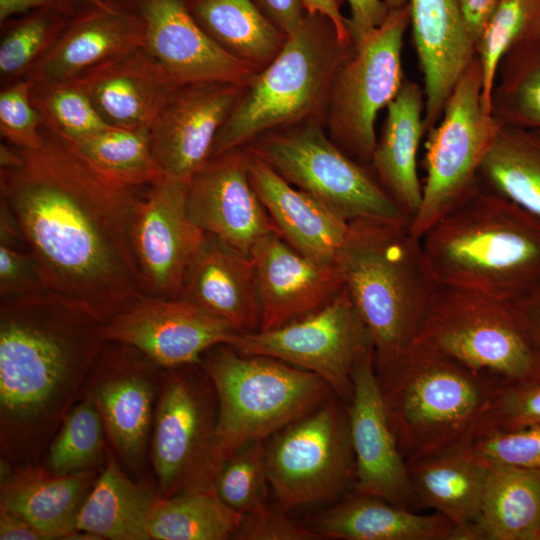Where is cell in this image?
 I'll use <instances>...</instances> for the list:
<instances>
[{"label": "cell", "mask_w": 540, "mask_h": 540, "mask_svg": "<svg viewBox=\"0 0 540 540\" xmlns=\"http://www.w3.org/2000/svg\"><path fill=\"white\" fill-rule=\"evenodd\" d=\"M0 169V194L22 230L46 289L107 323L145 296L130 243L144 188L119 184L43 126L42 145Z\"/></svg>", "instance_id": "cell-1"}, {"label": "cell", "mask_w": 540, "mask_h": 540, "mask_svg": "<svg viewBox=\"0 0 540 540\" xmlns=\"http://www.w3.org/2000/svg\"><path fill=\"white\" fill-rule=\"evenodd\" d=\"M0 301L1 459L40 465L82 397L106 342L104 323L48 289Z\"/></svg>", "instance_id": "cell-2"}, {"label": "cell", "mask_w": 540, "mask_h": 540, "mask_svg": "<svg viewBox=\"0 0 540 540\" xmlns=\"http://www.w3.org/2000/svg\"><path fill=\"white\" fill-rule=\"evenodd\" d=\"M439 286L517 301L540 285V217L479 189L421 237Z\"/></svg>", "instance_id": "cell-3"}, {"label": "cell", "mask_w": 540, "mask_h": 540, "mask_svg": "<svg viewBox=\"0 0 540 540\" xmlns=\"http://www.w3.org/2000/svg\"><path fill=\"white\" fill-rule=\"evenodd\" d=\"M336 264L344 287L384 364L415 342L439 285L410 220L357 219Z\"/></svg>", "instance_id": "cell-4"}, {"label": "cell", "mask_w": 540, "mask_h": 540, "mask_svg": "<svg viewBox=\"0 0 540 540\" xmlns=\"http://www.w3.org/2000/svg\"><path fill=\"white\" fill-rule=\"evenodd\" d=\"M375 368L406 463L471 440L498 389L455 360L416 343Z\"/></svg>", "instance_id": "cell-5"}, {"label": "cell", "mask_w": 540, "mask_h": 540, "mask_svg": "<svg viewBox=\"0 0 540 540\" xmlns=\"http://www.w3.org/2000/svg\"><path fill=\"white\" fill-rule=\"evenodd\" d=\"M353 48L327 17L306 13L278 55L243 88L210 159L275 130L308 120L325 123L335 74Z\"/></svg>", "instance_id": "cell-6"}, {"label": "cell", "mask_w": 540, "mask_h": 540, "mask_svg": "<svg viewBox=\"0 0 540 540\" xmlns=\"http://www.w3.org/2000/svg\"><path fill=\"white\" fill-rule=\"evenodd\" d=\"M200 365L217 396L221 462L249 443L266 441L333 393L312 372L273 357L245 355L227 344L205 352Z\"/></svg>", "instance_id": "cell-7"}, {"label": "cell", "mask_w": 540, "mask_h": 540, "mask_svg": "<svg viewBox=\"0 0 540 540\" xmlns=\"http://www.w3.org/2000/svg\"><path fill=\"white\" fill-rule=\"evenodd\" d=\"M414 343L498 388L540 377V357L513 300L440 286Z\"/></svg>", "instance_id": "cell-8"}, {"label": "cell", "mask_w": 540, "mask_h": 540, "mask_svg": "<svg viewBox=\"0 0 540 540\" xmlns=\"http://www.w3.org/2000/svg\"><path fill=\"white\" fill-rule=\"evenodd\" d=\"M324 125L308 120L264 134L243 148L348 222L410 220L373 172L332 141Z\"/></svg>", "instance_id": "cell-9"}, {"label": "cell", "mask_w": 540, "mask_h": 540, "mask_svg": "<svg viewBox=\"0 0 540 540\" xmlns=\"http://www.w3.org/2000/svg\"><path fill=\"white\" fill-rule=\"evenodd\" d=\"M501 126L483 105L475 57L448 97L441 119L427 132L422 201L410 221L416 236L480 189L479 171Z\"/></svg>", "instance_id": "cell-10"}, {"label": "cell", "mask_w": 540, "mask_h": 540, "mask_svg": "<svg viewBox=\"0 0 540 540\" xmlns=\"http://www.w3.org/2000/svg\"><path fill=\"white\" fill-rule=\"evenodd\" d=\"M215 389L200 364L165 369L150 458L161 498L212 489L221 464Z\"/></svg>", "instance_id": "cell-11"}, {"label": "cell", "mask_w": 540, "mask_h": 540, "mask_svg": "<svg viewBox=\"0 0 540 540\" xmlns=\"http://www.w3.org/2000/svg\"><path fill=\"white\" fill-rule=\"evenodd\" d=\"M410 26L408 4L390 9L381 25L353 42L338 68L325 118L332 141L357 162L370 166L378 113L395 98L406 79L402 48Z\"/></svg>", "instance_id": "cell-12"}, {"label": "cell", "mask_w": 540, "mask_h": 540, "mask_svg": "<svg viewBox=\"0 0 540 540\" xmlns=\"http://www.w3.org/2000/svg\"><path fill=\"white\" fill-rule=\"evenodd\" d=\"M269 485L282 509L328 502L355 482L346 406L333 394L266 440Z\"/></svg>", "instance_id": "cell-13"}, {"label": "cell", "mask_w": 540, "mask_h": 540, "mask_svg": "<svg viewBox=\"0 0 540 540\" xmlns=\"http://www.w3.org/2000/svg\"><path fill=\"white\" fill-rule=\"evenodd\" d=\"M229 345L242 354L273 357L316 374L345 406L353 395L354 366L374 349L345 287L320 309L277 328L238 333Z\"/></svg>", "instance_id": "cell-14"}, {"label": "cell", "mask_w": 540, "mask_h": 540, "mask_svg": "<svg viewBox=\"0 0 540 540\" xmlns=\"http://www.w3.org/2000/svg\"><path fill=\"white\" fill-rule=\"evenodd\" d=\"M164 370L136 348L106 341L84 385L82 395L101 415L114 453L136 473L150 449Z\"/></svg>", "instance_id": "cell-15"}, {"label": "cell", "mask_w": 540, "mask_h": 540, "mask_svg": "<svg viewBox=\"0 0 540 540\" xmlns=\"http://www.w3.org/2000/svg\"><path fill=\"white\" fill-rule=\"evenodd\" d=\"M187 181L164 176L137 199L130 224L132 253L146 295L179 298L205 238L186 209Z\"/></svg>", "instance_id": "cell-16"}, {"label": "cell", "mask_w": 540, "mask_h": 540, "mask_svg": "<svg viewBox=\"0 0 540 540\" xmlns=\"http://www.w3.org/2000/svg\"><path fill=\"white\" fill-rule=\"evenodd\" d=\"M239 332L227 321L182 298L145 295L104 324L106 341L130 345L163 369L200 364L212 347Z\"/></svg>", "instance_id": "cell-17"}, {"label": "cell", "mask_w": 540, "mask_h": 540, "mask_svg": "<svg viewBox=\"0 0 540 540\" xmlns=\"http://www.w3.org/2000/svg\"><path fill=\"white\" fill-rule=\"evenodd\" d=\"M352 382L353 395L346 409L355 458V493L415 510L419 505L385 411L374 349L358 360Z\"/></svg>", "instance_id": "cell-18"}, {"label": "cell", "mask_w": 540, "mask_h": 540, "mask_svg": "<svg viewBox=\"0 0 540 540\" xmlns=\"http://www.w3.org/2000/svg\"><path fill=\"white\" fill-rule=\"evenodd\" d=\"M244 87L194 82L172 91L149 128L154 157L166 177L188 180L208 162Z\"/></svg>", "instance_id": "cell-19"}, {"label": "cell", "mask_w": 540, "mask_h": 540, "mask_svg": "<svg viewBox=\"0 0 540 540\" xmlns=\"http://www.w3.org/2000/svg\"><path fill=\"white\" fill-rule=\"evenodd\" d=\"M186 209L203 232L250 257L256 243L275 231L251 183L243 148L209 159L188 179Z\"/></svg>", "instance_id": "cell-20"}, {"label": "cell", "mask_w": 540, "mask_h": 540, "mask_svg": "<svg viewBox=\"0 0 540 540\" xmlns=\"http://www.w3.org/2000/svg\"><path fill=\"white\" fill-rule=\"evenodd\" d=\"M144 49L178 84L224 82L246 86L260 70L217 44L195 21L184 0H140Z\"/></svg>", "instance_id": "cell-21"}, {"label": "cell", "mask_w": 540, "mask_h": 540, "mask_svg": "<svg viewBox=\"0 0 540 540\" xmlns=\"http://www.w3.org/2000/svg\"><path fill=\"white\" fill-rule=\"evenodd\" d=\"M261 310V330L283 326L330 302L343 288L336 265H321L287 244L276 231L251 252Z\"/></svg>", "instance_id": "cell-22"}, {"label": "cell", "mask_w": 540, "mask_h": 540, "mask_svg": "<svg viewBox=\"0 0 540 540\" xmlns=\"http://www.w3.org/2000/svg\"><path fill=\"white\" fill-rule=\"evenodd\" d=\"M410 27L423 75L426 133L441 119L457 81L473 61L458 0H408Z\"/></svg>", "instance_id": "cell-23"}, {"label": "cell", "mask_w": 540, "mask_h": 540, "mask_svg": "<svg viewBox=\"0 0 540 540\" xmlns=\"http://www.w3.org/2000/svg\"><path fill=\"white\" fill-rule=\"evenodd\" d=\"M244 151L251 183L277 234L310 260L336 265L349 222Z\"/></svg>", "instance_id": "cell-24"}, {"label": "cell", "mask_w": 540, "mask_h": 540, "mask_svg": "<svg viewBox=\"0 0 540 540\" xmlns=\"http://www.w3.org/2000/svg\"><path fill=\"white\" fill-rule=\"evenodd\" d=\"M75 79L109 125L148 130L178 86L143 47L109 59Z\"/></svg>", "instance_id": "cell-25"}, {"label": "cell", "mask_w": 540, "mask_h": 540, "mask_svg": "<svg viewBox=\"0 0 540 540\" xmlns=\"http://www.w3.org/2000/svg\"><path fill=\"white\" fill-rule=\"evenodd\" d=\"M139 14L92 8L70 18L56 41L27 74L33 83L73 79L119 55L144 47Z\"/></svg>", "instance_id": "cell-26"}, {"label": "cell", "mask_w": 540, "mask_h": 540, "mask_svg": "<svg viewBox=\"0 0 540 540\" xmlns=\"http://www.w3.org/2000/svg\"><path fill=\"white\" fill-rule=\"evenodd\" d=\"M179 298L230 323L239 333L260 329L253 260L205 233Z\"/></svg>", "instance_id": "cell-27"}, {"label": "cell", "mask_w": 540, "mask_h": 540, "mask_svg": "<svg viewBox=\"0 0 540 540\" xmlns=\"http://www.w3.org/2000/svg\"><path fill=\"white\" fill-rule=\"evenodd\" d=\"M471 440L407 463L419 507L446 517L455 528V540H471L489 473Z\"/></svg>", "instance_id": "cell-28"}, {"label": "cell", "mask_w": 540, "mask_h": 540, "mask_svg": "<svg viewBox=\"0 0 540 540\" xmlns=\"http://www.w3.org/2000/svg\"><path fill=\"white\" fill-rule=\"evenodd\" d=\"M101 470L60 475L43 464L15 467L1 459L0 507L15 512L46 540L76 530L79 511Z\"/></svg>", "instance_id": "cell-29"}, {"label": "cell", "mask_w": 540, "mask_h": 540, "mask_svg": "<svg viewBox=\"0 0 540 540\" xmlns=\"http://www.w3.org/2000/svg\"><path fill=\"white\" fill-rule=\"evenodd\" d=\"M386 110L370 162L371 171L411 221L422 201L417 157L422 137L426 133L423 88L405 79Z\"/></svg>", "instance_id": "cell-30"}, {"label": "cell", "mask_w": 540, "mask_h": 540, "mask_svg": "<svg viewBox=\"0 0 540 540\" xmlns=\"http://www.w3.org/2000/svg\"><path fill=\"white\" fill-rule=\"evenodd\" d=\"M339 540H455L442 514H421L380 497L355 493L319 514L310 527Z\"/></svg>", "instance_id": "cell-31"}, {"label": "cell", "mask_w": 540, "mask_h": 540, "mask_svg": "<svg viewBox=\"0 0 540 540\" xmlns=\"http://www.w3.org/2000/svg\"><path fill=\"white\" fill-rule=\"evenodd\" d=\"M112 448L77 518V530L102 540H149V521L159 498L145 482L133 481Z\"/></svg>", "instance_id": "cell-32"}, {"label": "cell", "mask_w": 540, "mask_h": 540, "mask_svg": "<svg viewBox=\"0 0 540 540\" xmlns=\"http://www.w3.org/2000/svg\"><path fill=\"white\" fill-rule=\"evenodd\" d=\"M488 465L471 540H540V468Z\"/></svg>", "instance_id": "cell-33"}, {"label": "cell", "mask_w": 540, "mask_h": 540, "mask_svg": "<svg viewBox=\"0 0 540 540\" xmlns=\"http://www.w3.org/2000/svg\"><path fill=\"white\" fill-rule=\"evenodd\" d=\"M199 26L223 49L261 70L282 49L286 36L253 0H184Z\"/></svg>", "instance_id": "cell-34"}, {"label": "cell", "mask_w": 540, "mask_h": 540, "mask_svg": "<svg viewBox=\"0 0 540 540\" xmlns=\"http://www.w3.org/2000/svg\"><path fill=\"white\" fill-rule=\"evenodd\" d=\"M479 185L540 217V130L501 126L480 168Z\"/></svg>", "instance_id": "cell-35"}, {"label": "cell", "mask_w": 540, "mask_h": 540, "mask_svg": "<svg viewBox=\"0 0 540 540\" xmlns=\"http://www.w3.org/2000/svg\"><path fill=\"white\" fill-rule=\"evenodd\" d=\"M241 514L228 507L214 488L159 497L149 521L154 540L232 539Z\"/></svg>", "instance_id": "cell-36"}, {"label": "cell", "mask_w": 540, "mask_h": 540, "mask_svg": "<svg viewBox=\"0 0 540 540\" xmlns=\"http://www.w3.org/2000/svg\"><path fill=\"white\" fill-rule=\"evenodd\" d=\"M70 143L95 169L124 186L145 188L165 176L154 157L148 129L109 126Z\"/></svg>", "instance_id": "cell-37"}, {"label": "cell", "mask_w": 540, "mask_h": 540, "mask_svg": "<svg viewBox=\"0 0 540 540\" xmlns=\"http://www.w3.org/2000/svg\"><path fill=\"white\" fill-rule=\"evenodd\" d=\"M491 114L502 126L540 130V39L514 47L500 61Z\"/></svg>", "instance_id": "cell-38"}, {"label": "cell", "mask_w": 540, "mask_h": 540, "mask_svg": "<svg viewBox=\"0 0 540 540\" xmlns=\"http://www.w3.org/2000/svg\"><path fill=\"white\" fill-rule=\"evenodd\" d=\"M536 39H540V0H499L477 41L475 54L488 112L500 61L514 47Z\"/></svg>", "instance_id": "cell-39"}, {"label": "cell", "mask_w": 540, "mask_h": 540, "mask_svg": "<svg viewBox=\"0 0 540 540\" xmlns=\"http://www.w3.org/2000/svg\"><path fill=\"white\" fill-rule=\"evenodd\" d=\"M106 430L95 405L82 395L52 439L43 465L60 474L101 470L106 462Z\"/></svg>", "instance_id": "cell-40"}, {"label": "cell", "mask_w": 540, "mask_h": 540, "mask_svg": "<svg viewBox=\"0 0 540 540\" xmlns=\"http://www.w3.org/2000/svg\"><path fill=\"white\" fill-rule=\"evenodd\" d=\"M61 9L41 8L22 14L5 25L0 42L1 80L24 78L50 49L70 20Z\"/></svg>", "instance_id": "cell-41"}, {"label": "cell", "mask_w": 540, "mask_h": 540, "mask_svg": "<svg viewBox=\"0 0 540 540\" xmlns=\"http://www.w3.org/2000/svg\"><path fill=\"white\" fill-rule=\"evenodd\" d=\"M32 101L43 126L69 142L79 141L111 126L101 117L75 78L34 83Z\"/></svg>", "instance_id": "cell-42"}, {"label": "cell", "mask_w": 540, "mask_h": 540, "mask_svg": "<svg viewBox=\"0 0 540 540\" xmlns=\"http://www.w3.org/2000/svg\"><path fill=\"white\" fill-rule=\"evenodd\" d=\"M266 441L249 443L225 458L214 478L218 497L241 515L269 508Z\"/></svg>", "instance_id": "cell-43"}, {"label": "cell", "mask_w": 540, "mask_h": 540, "mask_svg": "<svg viewBox=\"0 0 540 540\" xmlns=\"http://www.w3.org/2000/svg\"><path fill=\"white\" fill-rule=\"evenodd\" d=\"M33 81L24 77L8 83L0 93V133L20 149H37L43 141L42 118L32 101Z\"/></svg>", "instance_id": "cell-44"}, {"label": "cell", "mask_w": 540, "mask_h": 540, "mask_svg": "<svg viewBox=\"0 0 540 540\" xmlns=\"http://www.w3.org/2000/svg\"><path fill=\"white\" fill-rule=\"evenodd\" d=\"M538 424L540 377L498 388L475 435L491 430H512Z\"/></svg>", "instance_id": "cell-45"}, {"label": "cell", "mask_w": 540, "mask_h": 540, "mask_svg": "<svg viewBox=\"0 0 540 540\" xmlns=\"http://www.w3.org/2000/svg\"><path fill=\"white\" fill-rule=\"evenodd\" d=\"M471 446L488 464L540 468V424L478 433Z\"/></svg>", "instance_id": "cell-46"}, {"label": "cell", "mask_w": 540, "mask_h": 540, "mask_svg": "<svg viewBox=\"0 0 540 540\" xmlns=\"http://www.w3.org/2000/svg\"><path fill=\"white\" fill-rule=\"evenodd\" d=\"M44 289L39 265L30 250L0 244V299Z\"/></svg>", "instance_id": "cell-47"}, {"label": "cell", "mask_w": 540, "mask_h": 540, "mask_svg": "<svg viewBox=\"0 0 540 540\" xmlns=\"http://www.w3.org/2000/svg\"><path fill=\"white\" fill-rule=\"evenodd\" d=\"M321 537L309 527H303L284 513L270 508L241 515L232 537L235 540H316Z\"/></svg>", "instance_id": "cell-48"}, {"label": "cell", "mask_w": 540, "mask_h": 540, "mask_svg": "<svg viewBox=\"0 0 540 540\" xmlns=\"http://www.w3.org/2000/svg\"><path fill=\"white\" fill-rule=\"evenodd\" d=\"M350 17L348 30L353 42L383 23L389 13L384 0H347Z\"/></svg>", "instance_id": "cell-49"}, {"label": "cell", "mask_w": 540, "mask_h": 540, "mask_svg": "<svg viewBox=\"0 0 540 540\" xmlns=\"http://www.w3.org/2000/svg\"><path fill=\"white\" fill-rule=\"evenodd\" d=\"M253 2L286 37L300 26L307 13L302 0H253Z\"/></svg>", "instance_id": "cell-50"}, {"label": "cell", "mask_w": 540, "mask_h": 540, "mask_svg": "<svg viewBox=\"0 0 540 540\" xmlns=\"http://www.w3.org/2000/svg\"><path fill=\"white\" fill-rule=\"evenodd\" d=\"M499 0H458L466 30L477 41Z\"/></svg>", "instance_id": "cell-51"}, {"label": "cell", "mask_w": 540, "mask_h": 540, "mask_svg": "<svg viewBox=\"0 0 540 540\" xmlns=\"http://www.w3.org/2000/svg\"><path fill=\"white\" fill-rule=\"evenodd\" d=\"M516 303L527 335L540 357V285Z\"/></svg>", "instance_id": "cell-52"}, {"label": "cell", "mask_w": 540, "mask_h": 540, "mask_svg": "<svg viewBox=\"0 0 540 540\" xmlns=\"http://www.w3.org/2000/svg\"><path fill=\"white\" fill-rule=\"evenodd\" d=\"M1 540H46V537L26 519L0 507Z\"/></svg>", "instance_id": "cell-53"}, {"label": "cell", "mask_w": 540, "mask_h": 540, "mask_svg": "<svg viewBox=\"0 0 540 540\" xmlns=\"http://www.w3.org/2000/svg\"><path fill=\"white\" fill-rule=\"evenodd\" d=\"M304 8L309 14H320L327 17L334 25L339 39L346 44H353L347 20L342 12V0H302Z\"/></svg>", "instance_id": "cell-54"}, {"label": "cell", "mask_w": 540, "mask_h": 540, "mask_svg": "<svg viewBox=\"0 0 540 540\" xmlns=\"http://www.w3.org/2000/svg\"><path fill=\"white\" fill-rule=\"evenodd\" d=\"M41 8L63 10L60 0H0V22L3 23L13 16Z\"/></svg>", "instance_id": "cell-55"}, {"label": "cell", "mask_w": 540, "mask_h": 540, "mask_svg": "<svg viewBox=\"0 0 540 540\" xmlns=\"http://www.w3.org/2000/svg\"><path fill=\"white\" fill-rule=\"evenodd\" d=\"M60 2L63 10L70 17L76 16L92 8L114 9L102 0H60Z\"/></svg>", "instance_id": "cell-56"}, {"label": "cell", "mask_w": 540, "mask_h": 540, "mask_svg": "<svg viewBox=\"0 0 540 540\" xmlns=\"http://www.w3.org/2000/svg\"><path fill=\"white\" fill-rule=\"evenodd\" d=\"M22 162V153L17 148L7 142L0 145V169H11L19 166Z\"/></svg>", "instance_id": "cell-57"}, {"label": "cell", "mask_w": 540, "mask_h": 540, "mask_svg": "<svg viewBox=\"0 0 540 540\" xmlns=\"http://www.w3.org/2000/svg\"><path fill=\"white\" fill-rule=\"evenodd\" d=\"M110 7L124 12L138 14L140 0H102Z\"/></svg>", "instance_id": "cell-58"}, {"label": "cell", "mask_w": 540, "mask_h": 540, "mask_svg": "<svg viewBox=\"0 0 540 540\" xmlns=\"http://www.w3.org/2000/svg\"><path fill=\"white\" fill-rule=\"evenodd\" d=\"M389 9L401 8L408 4V0H384Z\"/></svg>", "instance_id": "cell-59"}]
</instances>
